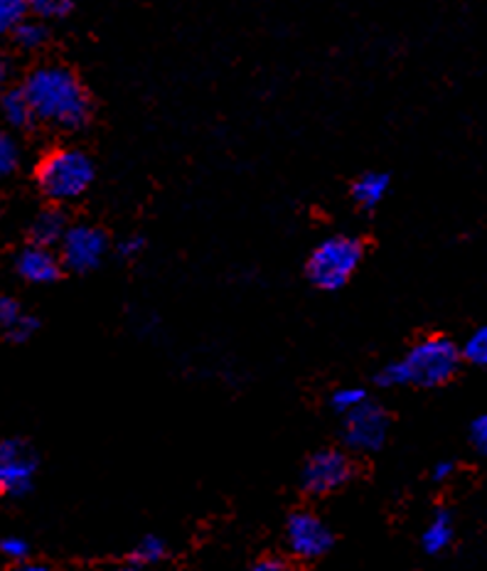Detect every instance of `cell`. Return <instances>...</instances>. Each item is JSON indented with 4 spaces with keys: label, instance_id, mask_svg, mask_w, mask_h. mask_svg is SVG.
Returning <instances> with one entry per match:
<instances>
[{
    "label": "cell",
    "instance_id": "obj_1",
    "mask_svg": "<svg viewBox=\"0 0 487 571\" xmlns=\"http://www.w3.org/2000/svg\"><path fill=\"white\" fill-rule=\"evenodd\" d=\"M23 91L33 116L60 128H79L89 119V97L70 67L42 64L27 74Z\"/></svg>",
    "mask_w": 487,
    "mask_h": 571
},
{
    "label": "cell",
    "instance_id": "obj_2",
    "mask_svg": "<svg viewBox=\"0 0 487 571\" xmlns=\"http://www.w3.org/2000/svg\"><path fill=\"white\" fill-rule=\"evenodd\" d=\"M461 362V350L453 340L444 335H430L419 340L399 362H389L377 374V385L382 387H438L448 382Z\"/></svg>",
    "mask_w": 487,
    "mask_h": 571
},
{
    "label": "cell",
    "instance_id": "obj_3",
    "mask_svg": "<svg viewBox=\"0 0 487 571\" xmlns=\"http://www.w3.org/2000/svg\"><path fill=\"white\" fill-rule=\"evenodd\" d=\"M35 177L45 198L72 202L82 198L93 183V163L79 148H54L37 163Z\"/></svg>",
    "mask_w": 487,
    "mask_h": 571
},
{
    "label": "cell",
    "instance_id": "obj_4",
    "mask_svg": "<svg viewBox=\"0 0 487 571\" xmlns=\"http://www.w3.org/2000/svg\"><path fill=\"white\" fill-rule=\"evenodd\" d=\"M362 241L352 237H330L321 241L308 259V278L323 291H337L358 271L362 261Z\"/></svg>",
    "mask_w": 487,
    "mask_h": 571
},
{
    "label": "cell",
    "instance_id": "obj_5",
    "mask_svg": "<svg viewBox=\"0 0 487 571\" xmlns=\"http://www.w3.org/2000/svg\"><path fill=\"white\" fill-rule=\"evenodd\" d=\"M60 245L62 264L77 271V274H84V271H91L101 264V259H104L109 249V239L99 227H91V224H74V227H70L67 234H64Z\"/></svg>",
    "mask_w": 487,
    "mask_h": 571
},
{
    "label": "cell",
    "instance_id": "obj_6",
    "mask_svg": "<svg viewBox=\"0 0 487 571\" xmlns=\"http://www.w3.org/2000/svg\"><path fill=\"white\" fill-rule=\"evenodd\" d=\"M389 432V417L379 405L364 401L345 419V442L354 451H377Z\"/></svg>",
    "mask_w": 487,
    "mask_h": 571
},
{
    "label": "cell",
    "instance_id": "obj_7",
    "mask_svg": "<svg viewBox=\"0 0 487 571\" xmlns=\"http://www.w3.org/2000/svg\"><path fill=\"white\" fill-rule=\"evenodd\" d=\"M288 549L294 551L298 559H317L323 557L333 545V535L321 518L311 512H296L290 514L286 525Z\"/></svg>",
    "mask_w": 487,
    "mask_h": 571
},
{
    "label": "cell",
    "instance_id": "obj_8",
    "mask_svg": "<svg viewBox=\"0 0 487 571\" xmlns=\"http://www.w3.org/2000/svg\"><path fill=\"white\" fill-rule=\"evenodd\" d=\"M352 466L340 451H317L303 468V485L308 493L325 495L342 488L350 481Z\"/></svg>",
    "mask_w": 487,
    "mask_h": 571
},
{
    "label": "cell",
    "instance_id": "obj_9",
    "mask_svg": "<svg viewBox=\"0 0 487 571\" xmlns=\"http://www.w3.org/2000/svg\"><path fill=\"white\" fill-rule=\"evenodd\" d=\"M35 468V456L23 442H17V438L0 442V491L13 495L30 491Z\"/></svg>",
    "mask_w": 487,
    "mask_h": 571
},
{
    "label": "cell",
    "instance_id": "obj_10",
    "mask_svg": "<svg viewBox=\"0 0 487 571\" xmlns=\"http://www.w3.org/2000/svg\"><path fill=\"white\" fill-rule=\"evenodd\" d=\"M15 269L17 274L25 281H30V284H52V281L60 278L62 261L54 257L50 249L30 245L17 255Z\"/></svg>",
    "mask_w": 487,
    "mask_h": 571
},
{
    "label": "cell",
    "instance_id": "obj_11",
    "mask_svg": "<svg viewBox=\"0 0 487 571\" xmlns=\"http://www.w3.org/2000/svg\"><path fill=\"white\" fill-rule=\"evenodd\" d=\"M67 229H70V224H67V218H64L62 210H58V208L42 210L40 214H37L33 227H30L33 245L50 249L54 245H60V241L64 239V234H67Z\"/></svg>",
    "mask_w": 487,
    "mask_h": 571
},
{
    "label": "cell",
    "instance_id": "obj_12",
    "mask_svg": "<svg viewBox=\"0 0 487 571\" xmlns=\"http://www.w3.org/2000/svg\"><path fill=\"white\" fill-rule=\"evenodd\" d=\"M0 116L8 126L13 128H25L33 124V107L30 101H27L23 87H13V89H5L0 94Z\"/></svg>",
    "mask_w": 487,
    "mask_h": 571
},
{
    "label": "cell",
    "instance_id": "obj_13",
    "mask_svg": "<svg viewBox=\"0 0 487 571\" xmlns=\"http://www.w3.org/2000/svg\"><path fill=\"white\" fill-rule=\"evenodd\" d=\"M389 190V177L384 173H364L358 183L352 185V198L362 208H377Z\"/></svg>",
    "mask_w": 487,
    "mask_h": 571
},
{
    "label": "cell",
    "instance_id": "obj_14",
    "mask_svg": "<svg viewBox=\"0 0 487 571\" xmlns=\"http://www.w3.org/2000/svg\"><path fill=\"white\" fill-rule=\"evenodd\" d=\"M453 542V520L448 512H436V518L428 522V527L424 532V547L430 555H438V551L448 549V545Z\"/></svg>",
    "mask_w": 487,
    "mask_h": 571
},
{
    "label": "cell",
    "instance_id": "obj_15",
    "mask_svg": "<svg viewBox=\"0 0 487 571\" xmlns=\"http://www.w3.org/2000/svg\"><path fill=\"white\" fill-rule=\"evenodd\" d=\"M15 37V45L23 47V50H37V47H42L47 42V27L42 21H23L21 25L13 30Z\"/></svg>",
    "mask_w": 487,
    "mask_h": 571
},
{
    "label": "cell",
    "instance_id": "obj_16",
    "mask_svg": "<svg viewBox=\"0 0 487 571\" xmlns=\"http://www.w3.org/2000/svg\"><path fill=\"white\" fill-rule=\"evenodd\" d=\"M30 8L23 0H0V37L13 35L17 25L25 21Z\"/></svg>",
    "mask_w": 487,
    "mask_h": 571
},
{
    "label": "cell",
    "instance_id": "obj_17",
    "mask_svg": "<svg viewBox=\"0 0 487 571\" xmlns=\"http://www.w3.org/2000/svg\"><path fill=\"white\" fill-rule=\"evenodd\" d=\"M21 165V148H17L15 138L8 131L0 128V181L13 175Z\"/></svg>",
    "mask_w": 487,
    "mask_h": 571
},
{
    "label": "cell",
    "instance_id": "obj_18",
    "mask_svg": "<svg viewBox=\"0 0 487 571\" xmlns=\"http://www.w3.org/2000/svg\"><path fill=\"white\" fill-rule=\"evenodd\" d=\"M163 555H165V542L161 537L151 535L138 542L130 559H134L136 567H146V564H155V561H161Z\"/></svg>",
    "mask_w": 487,
    "mask_h": 571
},
{
    "label": "cell",
    "instance_id": "obj_19",
    "mask_svg": "<svg viewBox=\"0 0 487 571\" xmlns=\"http://www.w3.org/2000/svg\"><path fill=\"white\" fill-rule=\"evenodd\" d=\"M461 355L467 362L480 364V368H485V364H487V325L477 327V331L471 335V338L465 340Z\"/></svg>",
    "mask_w": 487,
    "mask_h": 571
},
{
    "label": "cell",
    "instance_id": "obj_20",
    "mask_svg": "<svg viewBox=\"0 0 487 571\" xmlns=\"http://www.w3.org/2000/svg\"><path fill=\"white\" fill-rule=\"evenodd\" d=\"M333 409L340 411V414L348 417L350 411H354L358 407H362L364 401H367V395H364V389L360 387H340L333 395Z\"/></svg>",
    "mask_w": 487,
    "mask_h": 571
},
{
    "label": "cell",
    "instance_id": "obj_21",
    "mask_svg": "<svg viewBox=\"0 0 487 571\" xmlns=\"http://www.w3.org/2000/svg\"><path fill=\"white\" fill-rule=\"evenodd\" d=\"M27 8H30L40 21H58V17L70 15L74 5L70 0H35V3H30Z\"/></svg>",
    "mask_w": 487,
    "mask_h": 571
},
{
    "label": "cell",
    "instance_id": "obj_22",
    "mask_svg": "<svg viewBox=\"0 0 487 571\" xmlns=\"http://www.w3.org/2000/svg\"><path fill=\"white\" fill-rule=\"evenodd\" d=\"M25 313H23V308L21 303L15 301V298L11 296H0V327H3V331L8 333L11 331V327L21 321Z\"/></svg>",
    "mask_w": 487,
    "mask_h": 571
},
{
    "label": "cell",
    "instance_id": "obj_23",
    "mask_svg": "<svg viewBox=\"0 0 487 571\" xmlns=\"http://www.w3.org/2000/svg\"><path fill=\"white\" fill-rule=\"evenodd\" d=\"M37 327H40V323H37V318L23 315L21 321H17L5 335H8V340H13V343H27L37 333Z\"/></svg>",
    "mask_w": 487,
    "mask_h": 571
},
{
    "label": "cell",
    "instance_id": "obj_24",
    "mask_svg": "<svg viewBox=\"0 0 487 571\" xmlns=\"http://www.w3.org/2000/svg\"><path fill=\"white\" fill-rule=\"evenodd\" d=\"M471 438H473V446L477 448V451H480L483 456H487V414L477 417V419L473 421Z\"/></svg>",
    "mask_w": 487,
    "mask_h": 571
},
{
    "label": "cell",
    "instance_id": "obj_25",
    "mask_svg": "<svg viewBox=\"0 0 487 571\" xmlns=\"http://www.w3.org/2000/svg\"><path fill=\"white\" fill-rule=\"evenodd\" d=\"M0 551H3L8 559H25L27 557V542L21 537H5L3 542H0Z\"/></svg>",
    "mask_w": 487,
    "mask_h": 571
},
{
    "label": "cell",
    "instance_id": "obj_26",
    "mask_svg": "<svg viewBox=\"0 0 487 571\" xmlns=\"http://www.w3.org/2000/svg\"><path fill=\"white\" fill-rule=\"evenodd\" d=\"M143 247H146L143 237H128L118 245V255L126 257V259H134L140 255V251H143Z\"/></svg>",
    "mask_w": 487,
    "mask_h": 571
},
{
    "label": "cell",
    "instance_id": "obj_27",
    "mask_svg": "<svg viewBox=\"0 0 487 571\" xmlns=\"http://www.w3.org/2000/svg\"><path fill=\"white\" fill-rule=\"evenodd\" d=\"M251 571H294V569H290L286 561H280V559H264V561H259V564Z\"/></svg>",
    "mask_w": 487,
    "mask_h": 571
},
{
    "label": "cell",
    "instance_id": "obj_28",
    "mask_svg": "<svg viewBox=\"0 0 487 571\" xmlns=\"http://www.w3.org/2000/svg\"><path fill=\"white\" fill-rule=\"evenodd\" d=\"M453 463L451 461H441V463H438L436 468H434V481H438V483H444V481H448V479H451V475H453Z\"/></svg>",
    "mask_w": 487,
    "mask_h": 571
},
{
    "label": "cell",
    "instance_id": "obj_29",
    "mask_svg": "<svg viewBox=\"0 0 487 571\" xmlns=\"http://www.w3.org/2000/svg\"><path fill=\"white\" fill-rule=\"evenodd\" d=\"M8 74H11V64H8L5 58H0V87H3V84H5Z\"/></svg>",
    "mask_w": 487,
    "mask_h": 571
},
{
    "label": "cell",
    "instance_id": "obj_30",
    "mask_svg": "<svg viewBox=\"0 0 487 571\" xmlns=\"http://www.w3.org/2000/svg\"><path fill=\"white\" fill-rule=\"evenodd\" d=\"M21 571H50L45 564H25Z\"/></svg>",
    "mask_w": 487,
    "mask_h": 571
},
{
    "label": "cell",
    "instance_id": "obj_31",
    "mask_svg": "<svg viewBox=\"0 0 487 571\" xmlns=\"http://www.w3.org/2000/svg\"><path fill=\"white\" fill-rule=\"evenodd\" d=\"M118 571H140L136 564H130V567H126V569H118Z\"/></svg>",
    "mask_w": 487,
    "mask_h": 571
}]
</instances>
